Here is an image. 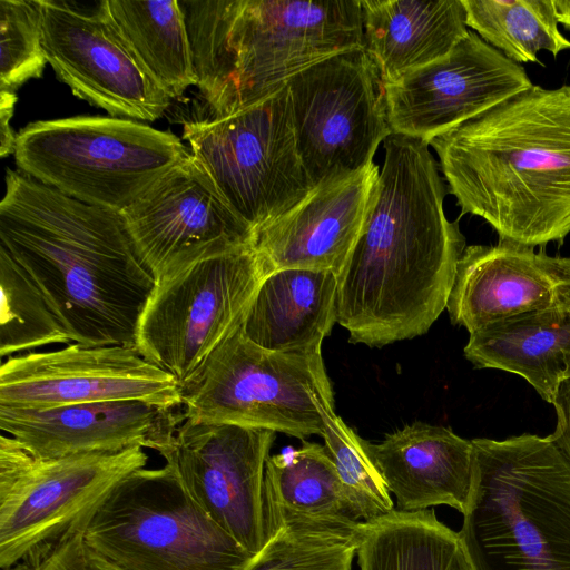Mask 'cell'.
<instances>
[{
    "instance_id": "obj_29",
    "label": "cell",
    "mask_w": 570,
    "mask_h": 570,
    "mask_svg": "<svg viewBox=\"0 0 570 570\" xmlns=\"http://www.w3.org/2000/svg\"><path fill=\"white\" fill-rule=\"evenodd\" d=\"M0 289L1 358L71 342L39 286L1 245Z\"/></svg>"
},
{
    "instance_id": "obj_2",
    "label": "cell",
    "mask_w": 570,
    "mask_h": 570,
    "mask_svg": "<svg viewBox=\"0 0 570 570\" xmlns=\"http://www.w3.org/2000/svg\"><path fill=\"white\" fill-rule=\"evenodd\" d=\"M0 245L39 286L71 342L136 346L156 281L121 213L8 168Z\"/></svg>"
},
{
    "instance_id": "obj_17",
    "label": "cell",
    "mask_w": 570,
    "mask_h": 570,
    "mask_svg": "<svg viewBox=\"0 0 570 570\" xmlns=\"http://www.w3.org/2000/svg\"><path fill=\"white\" fill-rule=\"evenodd\" d=\"M532 86L522 66L469 30L445 57L385 85L390 126L429 144Z\"/></svg>"
},
{
    "instance_id": "obj_36",
    "label": "cell",
    "mask_w": 570,
    "mask_h": 570,
    "mask_svg": "<svg viewBox=\"0 0 570 570\" xmlns=\"http://www.w3.org/2000/svg\"><path fill=\"white\" fill-rule=\"evenodd\" d=\"M559 23L570 30V0H552Z\"/></svg>"
},
{
    "instance_id": "obj_21",
    "label": "cell",
    "mask_w": 570,
    "mask_h": 570,
    "mask_svg": "<svg viewBox=\"0 0 570 570\" xmlns=\"http://www.w3.org/2000/svg\"><path fill=\"white\" fill-rule=\"evenodd\" d=\"M397 510L449 505L464 513L473 480L471 440L451 429L415 422L380 443L364 440Z\"/></svg>"
},
{
    "instance_id": "obj_24",
    "label": "cell",
    "mask_w": 570,
    "mask_h": 570,
    "mask_svg": "<svg viewBox=\"0 0 570 570\" xmlns=\"http://www.w3.org/2000/svg\"><path fill=\"white\" fill-rule=\"evenodd\" d=\"M464 356L478 368L522 376L552 404L570 379V308L561 302L488 324L470 334Z\"/></svg>"
},
{
    "instance_id": "obj_7",
    "label": "cell",
    "mask_w": 570,
    "mask_h": 570,
    "mask_svg": "<svg viewBox=\"0 0 570 570\" xmlns=\"http://www.w3.org/2000/svg\"><path fill=\"white\" fill-rule=\"evenodd\" d=\"M83 538L119 570H247L255 557L208 517L167 464L121 480Z\"/></svg>"
},
{
    "instance_id": "obj_12",
    "label": "cell",
    "mask_w": 570,
    "mask_h": 570,
    "mask_svg": "<svg viewBox=\"0 0 570 570\" xmlns=\"http://www.w3.org/2000/svg\"><path fill=\"white\" fill-rule=\"evenodd\" d=\"M286 85L298 154L314 188L371 165L393 134L385 85L364 47L325 58Z\"/></svg>"
},
{
    "instance_id": "obj_27",
    "label": "cell",
    "mask_w": 570,
    "mask_h": 570,
    "mask_svg": "<svg viewBox=\"0 0 570 570\" xmlns=\"http://www.w3.org/2000/svg\"><path fill=\"white\" fill-rule=\"evenodd\" d=\"M111 20L151 78L180 97L197 78L178 0H107Z\"/></svg>"
},
{
    "instance_id": "obj_3",
    "label": "cell",
    "mask_w": 570,
    "mask_h": 570,
    "mask_svg": "<svg viewBox=\"0 0 570 570\" xmlns=\"http://www.w3.org/2000/svg\"><path fill=\"white\" fill-rule=\"evenodd\" d=\"M461 214L525 246L570 233V85L532 86L430 142Z\"/></svg>"
},
{
    "instance_id": "obj_33",
    "label": "cell",
    "mask_w": 570,
    "mask_h": 570,
    "mask_svg": "<svg viewBox=\"0 0 570 570\" xmlns=\"http://www.w3.org/2000/svg\"><path fill=\"white\" fill-rule=\"evenodd\" d=\"M4 570H119L86 542L83 531L40 547Z\"/></svg>"
},
{
    "instance_id": "obj_6",
    "label": "cell",
    "mask_w": 570,
    "mask_h": 570,
    "mask_svg": "<svg viewBox=\"0 0 570 570\" xmlns=\"http://www.w3.org/2000/svg\"><path fill=\"white\" fill-rule=\"evenodd\" d=\"M189 155L176 135L112 116L30 122L17 134L13 153L21 173L118 213Z\"/></svg>"
},
{
    "instance_id": "obj_20",
    "label": "cell",
    "mask_w": 570,
    "mask_h": 570,
    "mask_svg": "<svg viewBox=\"0 0 570 570\" xmlns=\"http://www.w3.org/2000/svg\"><path fill=\"white\" fill-rule=\"evenodd\" d=\"M379 174L372 163L315 187L292 209L259 228L254 248L268 274L306 268L337 276L361 233Z\"/></svg>"
},
{
    "instance_id": "obj_37",
    "label": "cell",
    "mask_w": 570,
    "mask_h": 570,
    "mask_svg": "<svg viewBox=\"0 0 570 570\" xmlns=\"http://www.w3.org/2000/svg\"><path fill=\"white\" fill-rule=\"evenodd\" d=\"M561 302L570 308V283L561 288Z\"/></svg>"
},
{
    "instance_id": "obj_15",
    "label": "cell",
    "mask_w": 570,
    "mask_h": 570,
    "mask_svg": "<svg viewBox=\"0 0 570 570\" xmlns=\"http://www.w3.org/2000/svg\"><path fill=\"white\" fill-rule=\"evenodd\" d=\"M112 401L183 406L179 381L136 346L69 343L1 362L0 406L46 409Z\"/></svg>"
},
{
    "instance_id": "obj_4",
    "label": "cell",
    "mask_w": 570,
    "mask_h": 570,
    "mask_svg": "<svg viewBox=\"0 0 570 570\" xmlns=\"http://www.w3.org/2000/svg\"><path fill=\"white\" fill-rule=\"evenodd\" d=\"M209 118L234 115L303 69L364 47L361 0H178Z\"/></svg>"
},
{
    "instance_id": "obj_32",
    "label": "cell",
    "mask_w": 570,
    "mask_h": 570,
    "mask_svg": "<svg viewBox=\"0 0 570 570\" xmlns=\"http://www.w3.org/2000/svg\"><path fill=\"white\" fill-rule=\"evenodd\" d=\"M46 63L40 0H0V90L16 92Z\"/></svg>"
},
{
    "instance_id": "obj_23",
    "label": "cell",
    "mask_w": 570,
    "mask_h": 570,
    "mask_svg": "<svg viewBox=\"0 0 570 570\" xmlns=\"http://www.w3.org/2000/svg\"><path fill=\"white\" fill-rule=\"evenodd\" d=\"M336 275L284 268L261 283L242 325L245 336L273 352L321 353L336 323Z\"/></svg>"
},
{
    "instance_id": "obj_9",
    "label": "cell",
    "mask_w": 570,
    "mask_h": 570,
    "mask_svg": "<svg viewBox=\"0 0 570 570\" xmlns=\"http://www.w3.org/2000/svg\"><path fill=\"white\" fill-rule=\"evenodd\" d=\"M183 138L255 233L314 189L298 154L287 85L234 115L185 122Z\"/></svg>"
},
{
    "instance_id": "obj_8",
    "label": "cell",
    "mask_w": 570,
    "mask_h": 570,
    "mask_svg": "<svg viewBox=\"0 0 570 570\" xmlns=\"http://www.w3.org/2000/svg\"><path fill=\"white\" fill-rule=\"evenodd\" d=\"M186 420L322 435L334 394L321 353L265 350L240 326L180 385Z\"/></svg>"
},
{
    "instance_id": "obj_25",
    "label": "cell",
    "mask_w": 570,
    "mask_h": 570,
    "mask_svg": "<svg viewBox=\"0 0 570 570\" xmlns=\"http://www.w3.org/2000/svg\"><path fill=\"white\" fill-rule=\"evenodd\" d=\"M264 518L266 541L285 527L357 528L362 523L326 448L307 441L267 459Z\"/></svg>"
},
{
    "instance_id": "obj_16",
    "label": "cell",
    "mask_w": 570,
    "mask_h": 570,
    "mask_svg": "<svg viewBox=\"0 0 570 570\" xmlns=\"http://www.w3.org/2000/svg\"><path fill=\"white\" fill-rule=\"evenodd\" d=\"M121 214L155 281L203 258L255 244L254 228L191 154Z\"/></svg>"
},
{
    "instance_id": "obj_35",
    "label": "cell",
    "mask_w": 570,
    "mask_h": 570,
    "mask_svg": "<svg viewBox=\"0 0 570 570\" xmlns=\"http://www.w3.org/2000/svg\"><path fill=\"white\" fill-rule=\"evenodd\" d=\"M17 94L0 90V155L7 157L14 153L17 134L11 128L10 120L13 115Z\"/></svg>"
},
{
    "instance_id": "obj_1",
    "label": "cell",
    "mask_w": 570,
    "mask_h": 570,
    "mask_svg": "<svg viewBox=\"0 0 570 570\" xmlns=\"http://www.w3.org/2000/svg\"><path fill=\"white\" fill-rule=\"evenodd\" d=\"M429 144L392 134L357 240L336 276V323L382 347L425 334L446 308L465 237L444 213Z\"/></svg>"
},
{
    "instance_id": "obj_5",
    "label": "cell",
    "mask_w": 570,
    "mask_h": 570,
    "mask_svg": "<svg viewBox=\"0 0 570 570\" xmlns=\"http://www.w3.org/2000/svg\"><path fill=\"white\" fill-rule=\"evenodd\" d=\"M459 534L474 570H570V462L551 439H473Z\"/></svg>"
},
{
    "instance_id": "obj_28",
    "label": "cell",
    "mask_w": 570,
    "mask_h": 570,
    "mask_svg": "<svg viewBox=\"0 0 570 570\" xmlns=\"http://www.w3.org/2000/svg\"><path fill=\"white\" fill-rule=\"evenodd\" d=\"M466 27L513 62L540 63L538 52L570 49L552 0H462Z\"/></svg>"
},
{
    "instance_id": "obj_30",
    "label": "cell",
    "mask_w": 570,
    "mask_h": 570,
    "mask_svg": "<svg viewBox=\"0 0 570 570\" xmlns=\"http://www.w3.org/2000/svg\"><path fill=\"white\" fill-rule=\"evenodd\" d=\"M361 524L285 527L266 541L247 570H352Z\"/></svg>"
},
{
    "instance_id": "obj_31",
    "label": "cell",
    "mask_w": 570,
    "mask_h": 570,
    "mask_svg": "<svg viewBox=\"0 0 570 570\" xmlns=\"http://www.w3.org/2000/svg\"><path fill=\"white\" fill-rule=\"evenodd\" d=\"M323 419L321 436L357 518L367 522L390 513L394 510L391 493L364 440L335 414L334 409H326Z\"/></svg>"
},
{
    "instance_id": "obj_13",
    "label": "cell",
    "mask_w": 570,
    "mask_h": 570,
    "mask_svg": "<svg viewBox=\"0 0 570 570\" xmlns=\"http://www.w3.org/2000/svg\"><path fill=\"white\" fill-rule=\"evenodd\" d=\"M40 4L47 61L75 96L118 118L154 121L165 114L170 96L125 42L107 0L90 9L65 0Z\"/></svg>"
},
{
    "instance_id": "obj_14",
    "label": "cell",
    "mask_w": 570,
    "mask_h": 570,
    "mask_svg": "<svg viewBox=\"0 0 570 570\" xmlns=\"http://www.w3.org/2000/svg\"><path fill=\"white\" fill-rule=\"evenodd\" d=\"M275 433L185 420L158 452L208 517L253 554L266 543L264 475Z\"/></svg>"
},
{
    "instance_id": "obj_22",
    "label": "cell",
    "mask_w": 570,
    "mask_h": 570,
    "mask_svg": "<svg viewBox=\"0 0 570 570\" xmlns=\"http://www.w3.org/2000/svg\"><path fill=\"white\" fill-rule=\"evenodd\" d=\"M364 49L384 85L445 57L468 33L462 0H361Z\"/></svg>"
},
{
    "instance_id": "obj_34",
    "label": "cell",
    "mask_w": 570,
    "mask_h": 570,
    "mask_svg": "<svg viewBox=\"0 0 570 570\" xmlns=\"http://www.w3.org/2000/svg\"><path fill=\"white\" fill-rule=\"evenodd\" d=\"M552 405L557 413V425L550 436L570 462V379L560 385Z\"/></svg>"
},
{
    "instance_id": "obj_10",
    "label": "cell",
    "mask_w": 570,
    "mask_h": 570,
    "mask_svg": "<svg viewBox=\"0 0 570 570\" xmlns=\"http://www.w3.org/2000/svg\"><path fill=\"white\" fill-rule=\"evenodd\" d=\"M148 455L119 452L41 459L17 440L0 436V569L36 549L85 531L96 510Z\"/></svg>"
},
{
    "instance_id": "obj_18",
    "label": "cell",
    "mask_w": 570,
    "mask_h": 570,
    "mask_svg": "<svg viewBox=\"0 0 570 570\" xmlns=\"http://www.w3.org/2000/svg\"><path fill=\"white\" fill-rule=\"evenodd\" d=\"M181 407L142 401L46 409L0 406V429L41 459L119 452L135 446L159 452L186 420Z\"/></svg>"
},
{
    "instance_id": "obj_26",
    "label": "cell",
    "mask_w": 570,
    "mask_h": 570,
    "mask_svg": "<svg viewBox=\"0 0 570 570\" xmlns=\"http://www.w3.org/2000/svg\"><path fill=\"white\" fill-rule=\"evenodd\" d=\"M356 556L360 570H474L459 532L433 509L362 522Z\"/></svg>"
},
{
    "instance_id": "obj_11",
    "label": "cell",
    "mask_w": 570,
    "mask_h": 570,
    "mask_svg": "<svg viewBox=\"0 0 570 570\" xmlns=\"http://www.w3.org/2000/svg\"><path fill=\"white\" fill-rule=\"evenodd\" d=\"M267 274L252 246L203 258L156 281L139 317L136 347L181 385L243 325Z\"/></svg>"
},
{
    "instance_id": "obj_19",
    "label": "cell",
    "mask_w": 570,
    "mask_h": 570,
    "mask_svg": "<svg viewBox=\"0 0 570 570\" xmlns=\"http://www.w3.org/2000/svg\"><path fill=\"white\" fill-rule=\"evenodd\" d=\"M570 283V256L509 240L466 246L459 259L446 309L471 334L488 324L561 303Z\"/></svg>"
}]
</instances>
